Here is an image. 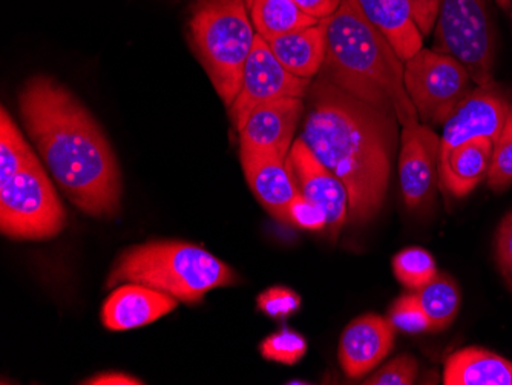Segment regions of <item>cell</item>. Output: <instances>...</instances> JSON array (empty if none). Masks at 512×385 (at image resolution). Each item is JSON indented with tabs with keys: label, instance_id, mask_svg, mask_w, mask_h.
<instances>
[{
	"label": "cell",
	"instance_id": "1f68e13d",
	"mask_svg": "<svg viewBox=\"0 0 512 385\" xmlns=\"http://www.w3.org/2000/svg\"><path fill=\"white\" fill-rule=\"evenodd\" d=\"M413 10L414 22L421 30L422 36L428 37L436 27L439 0H408Z\"/></svg>",
	"mask_w": 512,
	"mask_h": 385
},
{
	"label": "cell",
	"instance_id": "484cf974",
	"mask_svg": "<svg viewBox=\"0 0 512 385\" xmlns=\"http://www.w3.org/2000/svg\"><path fill=\"white\" fill-rule=\"evenodd\" d=\"M261 355L269 361L281 362L293 366L307 353V341L304 336L293 330L283 329L267 336L260 346Z\"/></svg>",
	"mask_w": 512,
	"mask_h": 385
},
{
	"label": "cell",
	"instance_id": "7c38bea8",
	"mask_svg": "<svg viewBox=\"0 0 512 385\" xmlns=\"http://www.w3.org/2000/svg\"><path fill=\"white\" fill-rule=\"evenodd\" d=\"M439 135L431 126H404L399 152V181L402 197L410 209L425 205L434 197L439 180Z\"/></svg>",
	"mask_w": 512,
	"mask_h": 385
},
{
	"label": "cell",
	"instance_id": "44dd1931",
	"mask_svg": "<svg viewBox=\"0 0 512 385\" xmlns=\"http://www.w3.org/2000/svg\"><path fill=\"white\" fill-rule=\"evenodd\" d=\"M247 7L256 34L266 42L321 22L304 13L293 0H247Z\"/></svg>",
	"mask_w": 512,
	"mask_h": 385
},
{
	"label": "cell",
	"instance_id": "3957f363",
	"mask_svg": "<svg viewBox=\"0 0 512 385\" xmlns=\"http://www.w3.org/2000/svg\"><path fill=\"white\" fill-rule=\"evenodd\" d=\"M324 22L327 56L321 79L396 116L402 128L419 123L404 85V60L365 16L359 0H341L338 10Z\"/></svg>",
	"mask_w": 512,
	"mask_h": 385
},
{
	"label": "cell",
	"instance_id": "d4e9b609",
	"mask_svg": "<svg viewBox=\"0 0 512 385\" xmlns=\"http://www.w3.org/2000/svg\"><path fill=\"white\" fill-rule=\"evenodd\" d=\"M512 185V109L502 132L494 142L493 158L488 172V186L502 192Z\"/></svg>",
	"mask_w": 512,
	"mask_h": 385
},
{
	"label": "cell",
	"instance_id": "2e32d148",
	"mask_svg": "<svg viewBox=\"0 0 512 385\" xmlns=\"http://www.w3.org/2000/svg\"><path fill=\"white\" fill-rule=\"evenodd\" d=\"M241 166L256 200L281 223H287V209L298 189L287 171L286 158L241 152Z\"/></svg>",
	"mask_w": 512,
	"mask_h": 385
},
{
	"label": "cell",
	"instance_id": "7402d4cb",
	"mask_svg": "<svg viewBox=\"0 0 512 385\" xmlns=\"http://www.w3.org/2000/svg\"><path fill=\"white\" fill-rule=\"evenodd\" d=\"M416 295L427 315L430 332H442L456 320L462 297L453 278L437 274L427 286L417 290Z\"/></svg>",
	"mask_w": 512,
	"mask_h": 385
},
{
	"label": "cell",
	"instance_id": "d6986e66",
	"mask_svg": "<svg viewBox=\"0 0 512 385\" xmlns=\"http://www.w3.org/2000/svg\"><path fill=\"white\" fill-rule=\"evenodd\" d=\"M276 59L293 76L312 80L321 73L327 56V27L324 20L295 33L269 40Z\"/></svg>",
	"mask_w": 512,
	"mask_h": 385
},
{
	"label": "cell",
	"instance_id": "cb8c5ba5",
	"mask_svg": "<svg viewBox=\"0 0 512 385\" xmlns=\"http://www.w3.org/2000/svg\"><path fill=\"white\" fill-rule=\"evenodd\" d=\"M393 272L399 283L414 292L427 286L439 274L433 255L419 246L407 247L399 252L393 258Z\"/></svg>",
	"mask_w": 512,
	"mask_h": 385
},
{
	"label": "cell",
	"instance_id": "6da1fadb",
	"mask_svg": "<svg viewBox=\"0 0 512 385\" xmlns=\"http://www.w3.org/2000/svg\"><path fill=\"white\" fill-rule=\"evenodd\" d=\"M20 114L46 168L74 205L92 217L120 208L122 178L114 151L88 109L50 77H33L19 96Z\"/></svg>",
	"mask_w": 512,
	"mask_h": 385
},
{
	"label": "cell",
	"instance_id": "52a82bcc",
	"mask_svg": "<svg viewBox=\"0 0 512 385\" xmlns=\"http://www.w3.org/2000/svg\"><path fill=\"white\" fill-rule=\"evenodd\" d=\"M56 189L39 160L0 181V231L16 240H48L65 228Z\"/></svg>",
	"mask_w": 512,
	"mask_h": 385
},
{
	"label": "cell",
	"instance_id": "ba28073f",
	"mask_svg": "<svg viewBox=\"0 0 512 385\" xmlns=\"http://www.w3.org/2000/svg\"><path fill=\"white\" fill-rule=\"evenodd\" d=\"M473 83L459 60L439 51L422 48L404 62L405 89L424 125H445Z\"/></svg>",
	"mask_w": 512,
	"mask_h": 385
},
{
	"label": "cell",
	"instance_id": "836d02e7",
	"mask_svg": "<svg viewBox=\"0 0 512 385\" xmlns=\"http://www.w3.org/2000/svg\"><path fill=\"white\" fill-rule=\"evenodd\" d=\"M83 384L92 385H140L143 384L140 379L134 376L125 375V373L112 372L102 373V375L94 376V378L86 379Z\"/></svg>",
	"mask_w": 512,
	"mask_h": 385
},
{
	"label": "cell",
	"instance_id": "f546056e",
	"mask_svg": "<svg viewBox=\"0 0 512 385\" xmlns=\"http://www.w3.org/2000/svg\"><path fill=\"white\" fill-rule=\"evenodd\" d=\"M287 224L307 231H321L327 228V215L313 201L298 192L287 209Z\"/></svg>",
	"mask_w": 512,
	"mask_h": 385
},
{
	"label": "cell",
	"instance_id": "5bb4252c",
	"mask_svg": "<svg viewBox=\"0 0 512 385\" xmlns=\"http://www.w3.org/2000/svg\"><path fill=\"white\" fill-rule=\"evenodd\" d=\"M396 327L388 318L368 313L345 327L339 341V364L348 378H361L390 355Z\"/></svg>",
	"mask_w": 512,
	"mask_h": 385
},
{
	"label": "cell",
	"instance_id": "4fadbf2b",
	"mask_svg": "<svg viewBox=\"0 0 512 385\" xmlns=\"http://www.w3.org/2000/svg\"><path fill=\"white\" fill-rule=\"evenodd\" d=\"M304 112L301 97H281L252 109L240 129L241 152L287 158Z\"/></svg>",
	"mask_w": 512,
	"mask_h": 385
},
{
	"label": "cell",
	"instance_id": "277c9868",
	"mask_svg": "<svg viewBox=\"0 0 512 385\" xmlns=\"http://www.w3.org/2000/svg\"><path fill=\"white\" fill-rule=\"evenodd\" d=\"M237 281L234 269L197 244L151 241L123 252L106 287L142 284L168 293L181 303L195 304L207 292L234 286Z\"/></svg>",
	"mask_w": 512,
	"mask_h": 385
},
{
	"label": "cell",
	"instance_id": "603a6c76",
	"mask_svg": "<svg viewBox=\"0 0 512 385\" xmlns=\"http://www.w3.org/2000/svg\"><path fill=\"white\" fill-rule=\"evenodd\" d=\"M37 160L33 149L20 134L16 123L11 119L7 109L2 108L0 114V181L16 175Z\"/></svg>",
	"mask_w": 512,
	"mask_h": 385
},
{
	"label": "cell",
	"instance_id": "83f0119b",
	"mask_svg": "<svg viewBox=\"0 0 512 385\" xmlns=\"http://www.w3.org/2000/svg\"><path fill=\"white\" fill-rule=\"evenodd\" d=\"M256 306L272 320H286L287 316L298 312L301 297L295 290L287 287H270L258 297Z\"/></svg>",
	"mask_w": 512,
	"mask_h": 385
},
{
	"label": "cell",
	"instance_id": "9a60e30c",
	"mask_svg": "<svg viewBox=\"0 0 512 385\" xmlns=\"http://www.w3.org/2000/svg\"><path fill=\"white\" fill-rule=\"evenodd\" d=\"M177 304L178 300L168 293L128 283L117 287L103 304V326L112 332L148 326L171 313Z\"/></svg>",
	"mask_w": 512,
	"mask_h": 385
},
{
	"label": "cell",
	"instance_id": "f1b7e54d",
	"mask_svg": "<svg viewBox=\"0 0 512 385\" xmlns=\"http://www.w3.org/2000/svg\"><path fill=\"white\" fill-rule=\"evenodd\" d=\"M419 372L416 358L401 355L385 364L375 375L365 379L367 385H411L414 384Z\"/></svg>",
	"mask_w": 512,
	"mask_h": 385
},
{
	"label": "cell",
	"instance_id": "ac0fdd59",
	"mask_svg": "<svg viewBox=\"0 0 512 385\" xmlns=\"http://www.w3.org/2000/svg\"><path fill=\"white\" fill-rule=\"evenodd\" d=\"M359 5L404 62L422 50L424 36L408 0H359Z\"/></svg>",
	"mask_w": 512,
	"mask_h": 385
},
{
	"label": "cell",
	"instance_id": "4dcf8cb0",
	"mask_svg": "<svg viewBox=\"0 0 512 385\" xmlns=\"http://www.w3.org/2000/svg\"><path fill=\"white\" fill-rule=\"evenodd\" d=\"M496 257L500 272L512 289V211L503 218L497 231Z\"/></svg>",
	"mask_w": 512,
	"mask_h": 385
},
{
	"label": "cell",
	"instance_id": "ffe728a7",
	"mask_svg": "<svg viewBox=\"0 0 512 385\" xmlns=\"http://www.w3.org/2000/svg\"><path fill=\"white\" fill-rule=\"evenodd\" d=\"M444 384L512 385V362L488 350L468 347L445 362Z\"/></svg>",
	"mask_w": 512,
	"mask_h": 385
},
{
	"label": "cell",
	"instance_id": "e575fe53",
	"mask_svg": "<svg viewBox=\"0 0 512 385\" xmlns=\"http://www.w3.org/2000/svg\"><path fill=\"white\" fill-rule=\"evenodd\" d=\"M496 2L503 8V10H508L509 5H511V0H496Z\"/></svg>",
	"mask_w": 512,
	"mask_h": 385
},
{
	"label": "cell",
	"instance_id": "9c48e42d",
	"mask_svg": "<svg viewBox=\"0 0 512 385\" xmlns=\"http://www.w3.org/2000/svg\"><path fill=\"white\" fill-rule=\"evenodd\" d=\"M310 79L293 76L276 59L269 43L256 34L255 45L244 65L240 93L230 106V119L237 131L243 128L252 109L281 97H304Z\"/></svg>",
	"mask_w": 512,
	"mask_h": 385
},
{
	"label": "cell",
	"instance_id": "4316f807",
	"mask_svg": "<svg viewBox=\"0 0 512 385\" xmlns=\"http://www.w3.org/2000/svg\"><path fill=\"white\" fill-rule=\"evenodd\" d=\"M388 320L393 323L396 330H402L411 335L430 332V323L416 292L405 293L394 301L393 306L388 310Z\"/></svg>",
	"mask_w": 512,
	"mask_h": 385
},
{
	"label": "cell",
	"instance_id": "30bf717a",
	"mask_svg": "<svg viewBox=\"0 0 512 385\" xmlns=\"http://www.w3.org/2000/svg\"><path fill=\"white\" fill-rule=\"evenodd\" d=\"M511 109L508 97L496 83L471 89L445 122L440 137L439 162L448 152L470 140L486 137L496 142Z\"/></svg>",
	"mask_w": 512,
	"mask_h": 385
},
{
	"label": "cell",
	"instance_id": "8fae6325",
	"mask_svg": "<svg viewBox=\"0 0 512 385\" xmlns=\"http://www.w3.org/2000/svg\"><path fill=\"white\" fill-rule=\"evenodd\" d=\"M286 166L299 194L325 212L330 235L336 237L348 218V194L341 180L319 162L301 139L293 142Z\"/></svg>",
	"mask_w": 512,
	"mask_h": 385
},
{
	"label": "cell",
	"instance_id": "8992f818",
	"mask_svg": "<svg viewBox=\"0 0 512 385\" xmlns=\"http://www.w3.org/2000/svg\"><path fill=\"white\" fill-rule=\"evenodd\" d=\"M433 50L459 60L474 85L493 83L496 30L486 0H439Z\"/></svg>",
	"mask_w": 512,
	"mask_h": 385
},
{
	"label": "cell",
	"instance_id": "e0dca14e",
	"mask_svg": "<svg viewBox=\"0 0 512 385\" xmlns=\"http://www.w3.org/2000/svg\"><path fill=\"white\" fill-rule=\"evenodd\" d=\"M493 151V140L480 137L448 152L439 162L442 189L459 198L470 194L488 177Z\"/></svg>",
	"mask_w": 512,
	"mask_h": 385
},
{
	"label": "cell",
	"instance_id": "5b68a950",
	"mask_svg": "<svg viewBox=\"0 0 512 385\" xmlns=\"http://www.w3.org/2000/svg\"><path fill=\"white\" fill-rule=\"evenodd\" d=\"M195 50L227 108L237 99L255 45L247 0H200L191 17Z\"/></svg>",
	"mask_w": 512,
	"mask_h": 385
},
{
	"label": "cell",
	"instance_id": "d6a6232c",
	"mask_svg": "<svg viewBox=\"0 0 512 385\" xmlns=\"http://www.w3.org/2000/svg\"><path fill=\"white\" fill-rule=\"evenodd\" d=\"M293 2L304 13L318 20H324L332 16L341 5V0H293Z\"/></svg>",
	"mask_w": 512,
	"mask_h": 385
},
{
	"label": "cell",
	"instance_id": "7a4b0ae2",
	"mask_svg": "<svg viewBox=\"0 0 512 385\" xmlns=\"http://www.w3.org/2000/svg\"><path fill=\"white\" fill-rule=\"evenodd\" d=\"M398 119L321 79L299 139L341 180L348 218L368 223L384 205L398 143Z\"/></svg>",
	"mask_w": 512,
	"mask_h": 385
}]
</instances>
